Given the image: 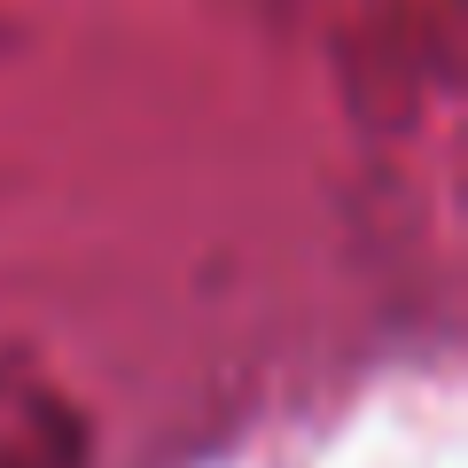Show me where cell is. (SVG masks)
Instances as JSON below:
<instances>
[{"instance_id":"obj_1","label":"cell","mask_w":468,"mask_h":468,"mask_svg":"<svg viewBox=\"0 0 468 468\" xmlns=\"http://www.w3.org/2000/svg\"><path fill=\"white\" fill-rule=\"evenodd\" d=\"M0 468H86V414L32 359H0Z\"/></svg>"}]
</instances>
